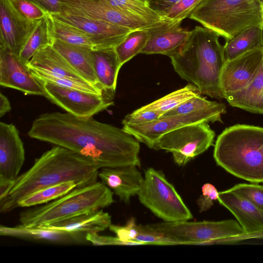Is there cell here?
I'll use <instances>...</instances> for the list:
<instances>
[{
	"label": "cell",
	"mask_w": 263,
	"mask_h": 263,
	"mask_svg": "<svg viewBox=\"0 0 263 263\" xmlns=\"http://www.w3.org/2000/svg\"><path fill=\"white\" fill-rule=\"evenodd\" d=\"M28 135L80 154L100 169L141 165L139 141L123 128L100 122L92 117L44 113L33 120Z\"/></svg>",
	"instance_id": "6da1fadb"
},
{
	"label": "cell",
	"mask_w": 263,
	"mask_h": 263,
	"mask_svg": "<svg viewBox=\"0 0 263 263\" xmlns=\"http://www.w3.org/2000/svg\"><path fill=\"white\" fill-rule=\"evenodd\" d=\"M100 168L92 161L72 151L55 145L36 158L33 164L14 181L8 194L0 200V213L18 208L28 195L45 187L72 181L77 187L97 181Z\"/></svg>",
	"instance_id": "7a4b0ae2"
},
{
	"label": "cell",
	"mask_w": 263,
	"mask_h": 263,
	"mask_svg": "<svg viewBox=\"0 0 263 263\" xmlns=\"http://www.w3.org/2000/svg\"><path fill=\"white\" fill-rule=\"evenodd\" d=\"M219 37L212 30L197 26L180 50L170 58L177 73L195 85L201 95L221 100L220 78L226 60Z\"/></svg>",
	"instance_id": "3957f363"
},
{
	"label": "cell",
	"mask_w": 263,
	"mask_h": 263,
	"mask_svg": "<svg viewBox=\"0 0 263 263\" xmlns=\"http://www.w3.org/2000/svg\"><path fill=\"white\" fill-rule=\"evenodd\" d=\"M213 157L233 175L263 182V127L238 124L226 128L216 140Z\"/></svg>",
	"instance_id": "277c9868"
},
{
	"label": "cell",
	"mask_w": 263,
	"mask_h": 263,
	"mask_svg": "<svg viewBox=\"0 0 263 263\" xmlns=\"http://www.w3.org/2000/svg\"><path fill=\"white\" fill-rule=\"evenodd\" d=\"M113 195L102 182L77 187L48 203L22 211L19 222L25 227H39L102 209L114 202Z\"/></svg>",
	"instance_id": "5b68a950"
},
{
	"label": "cell",
	"mask_w": 263,
	"mask_h": 263,
	"mask_svg": "<svg viewBox=\"0 0 263 263\" xmlns=\"http://www.w3.org/2000/svg\"><path fill=\"white\" fill-rule=\"evenodd\" d=\"M261 5L256 0H204L189 18L229 40L247 28L261 26Z\"/></svg>",
	"instance_id": "8992f818"
},
{
	"label": "cell",
	"mask_w": 263,
	"mask_h": 263,
	"mask_svg": "<svg viewBox=\"0 0 263 263\" xmlns=\"http://www.w3.org/2000/svg\"><path fill=\"white\" fill-rule=\"evenodd\" d=\"M138 196L143 205L164 221H184L193 218L175 187L160 171L153 168L146 170Z\"/></svg>",
	"instance_id": "52a82bcc"
},
{
	"label": "cell",
	"mask_w": 263,
	"mask_h": 263,
	"mask_svg": "<svg viewBox=\"0 0 263 263\" xmlns=\"http://www.w3.org/2000/svg\"><path fill=\"white\" fill-rule=\"evenodd\" d=\"M150 226L177 245H206L212 240L245 232L238 222L233 219L217 221H164Z\"/></svg>",
	"instance_id": "ba28073f"
},
{
	"label": "cell",
	"mask_w": 263,
	"mask_h": 263,
	"mask_svg": "<svg viewBox=\"0 0 263 263\" xmlns=\"http://www.w3.org/2000/svg\"><path fill=\"white\" fill-rule=\"evenodd\" d=\"M215 137L208 123L190 124L162 135L154 149L171 153L177 164L184 165L213 145Z\"/></svg>",
	"instance_id": "9c48e42d"
},
{
	"label": "cell",
	"mask_w": 263,
	"mask_h": 263,
	"mask_svg": "<svg viewBox=\"0 0 263 263\" xmlns=\"http://www.w3.org/2000/svg\"><path fill=\"white\" fill-rule=\"evenodd\" d=\"M226 112L224 103L210 109L189 114L161 117L152 122L141 124H124L123 129L138 141L155 148L157 140L163 135L177 128L202 122H222L221 116Z\"/></svg>",
	"instance_id": "30bf717a"
},
{
	"label": "cell",
	"mask_w": 263,
	"mask_h": 263,
	"mask_svg": "<svg viewBox=\"0 0 263 263\" xmlns=\"http://www.w3.org/2000/svg\"><path fill=\"white\" fill-rule=\"evenodd\" d=\"M44 96L67 112L80 117H90L114 104L109 96L56 85L37 80Z\"/></svg>",
	"instance_id": "8fae6325"
},
{
	"label": "cell",
	"mask_w": 263,
	"mask_h": 263,
	"mask_svg": "<svg viewBox=\"0 0 263 263\" xmlns=\"http://www.w3.org/2000/svg\"><path fill=\"white\" fill-rule=\"evenodd\" d=\"M61 11L74 13L132 31L147 29L153 25L110 6L104 0H61Z\"/></svg>",
	"instance_id": "7c38bea8"
},
{
	"label": "cell",
	"mask_w": 263,
	"mask_h": 263,
	"mask_svg": "<svg viewBox=\"0 0 263 263\" xmlns=\"http://www.w3.org/2000/svg\"><path fill=\"white\" fill-rule=\"evenodd\" d=\"M83 31L93 45V49L115 48L131 32L128 29L65 11L51 14Z\"/></svg>",
	"instance_id": "4fadbf2b"
},
{
	"label": "cell",
	"mask_w": 263,
	"mask_h": 263,
	"mask_svg": "<svg viewBox=\"0 0 263 263\" xmlns=\"http://www.w3.org/2000/svg\"><path fill=\"white\" fill-rule=\"evenodd\" d=\"M41 20H31L24 16L12 0H0V47L18 55L24 44Z\"/></svg>",
	"instance_id": "5bb4252c"
},
{
	"label": "cell",
	"mask_w": 263,
	"mask_h": 263,
	"mask_svg": "<svg viewBox=\"0 0 263 263\" xmlns=\"http://www.w3.org/2000/svg\"><path fill=\"white\" fill-rule=\"evenodd\" d=\"M263 57V48L248 51L227 61L220 78V86L224 99L245 87L257 71Z\"/></svg>",
	"instance_id": "9a60e30c"
},
{
	"label": "cell",
	"mask_w": 263,
	"mask_h": 263,
	"mask_svg": "<svg viewBox=\"0 0 263 263\" xmlns=\"http://www.w3.org/2000/svg\"><path fill=\"white\" fill-rule=\"evenodd\" d=\"M0 85L20 90L26 95L44 96L42 85L19 56L1 47Z\"/></svg>",
	"instance_id": "2e32d148"
},
{
	"label": "cell",
	"mask_w": 263,
	"mask_h": 263,
	"mask_svg": "<svg viewBox=\"0 0 263 263\" xmlns=\"http://www.w3.org/2000/svg\"><path fill=\"white\" fill-rule=\"evenodd\" d=\"M181 23L164 18L153 24L147 29V41L141 53L161 54L169 57L176 53L191 32L181 27Z\"/></svg>",
	"instance_id": "e0dca14e"
},
{
	"label": "cell",
	"mask_w": 263,
	"mask_h": 263,
	"mask_svg": "<svg viewBox=\"0 0 263 263\" xmlns=\"http://www.w3.org/2000/svg\"><path fill=\"white\" fill-rule=\"evenodd\" d=\"M23 143L13 124L0 122V181H14L25 159Z\"/></svg>",
	"instance_id": "ac0fdd59"
},
{
	"label": "cell",
	"mask_w": 263,
	"mask_h": 263,
	"mask_svg": "<svg viewBox=\"0 0 263 263\" xmlns=\"http://www.w3.org/2000/svg\"><path fill=\"white\" fill-rule=\"evenodd\" d=\"M0 235L24 240L60 245H86V233L78 232L27 227L0 226Z\"/></svg>",
	"instance_id": "d6986e66"
},
{
	"label": "cell",
	"mask_w": 263,
	"mask_h": 263,
	"mask_svg": "<svg viewBox=\"0 0 263 263\" xmlns=\"http://www.w3.org/2000/svg\"><path fill=\"white\" fill-rule=\"evenodd\" d=\"M98 177L126 203L129 202L132 197L138 195L144 180L137 166L135 165L102 168L99 172Z\"/></svg>",
	"instance_id": "ffe728a7"
},
{
	"label": "cell",
	"mask_w": 263,
	"mask_h": 263,
	"mask_svg": "<svg viewBox=\"0 0 263 263\" xmlns=\"http://www.w3.org/2000/svg\"><path fill=\"white\" fill-rule=\"evenodd\" d=\"M218 201L237 219L245 232L263 231V211L229 190L219 192Z\"/></svg>",
	"instance_id": "44dd1931"
},
{
	"label": "cell",
	"mask_w": 263,
	"mask_h": 263,
	"mask_svg": "<svg viewBox=\"0 0 263 263\" xmlns=\"http://www.w3.org/2000/svg\"><path fill=\"white\" fill-rule=\"evenodd\" d=\"M111 224V216L102 209H100L38 228L86 234L99 233L109 228Z\"/></svg>",
	"instance_id": "7402d4cb"
},
{
	"label": "cell",
	"mask_w": 263,
	"mask_h": 263,
	"mask_svg": "<svg viewBox=\"0 0 263 263\" xmlns=\"http://www.w3.org/2000/svg\"><path fill=\"white\" fill-rule=\"evenodd\" d=\"M51 45L86 81L102 88L94 69L92 49L57 39Z\"/></svg>",
	"instance_id": "603a6c76"
},
{
	"label": "cell",
	"mask_w": 263,
	"mask_h": 263,
	"mask_svg": "<svg viewBox=\"0 0 263 263\" xmlns=\"http://www.w3.org/2000/svg\"><path fill=\"white\" fill-rule=\"evenodd\" d=\"M27 66L30 69L46 71L54 74L86 81L51 44L39 50Z\"/></svg>",
	"instance_id": "cb8c5ba5"
},
{
	"label": "cell",
	"mask_w": 263,
	"mask_h": 263,
	"mask_svg": "<svg viewBox=\"0 0 263 263\" xmlns=\"http://www.w3.org/2000/svg\"><path fill=\"white\" fill-rule=\"evenodd\" d=\"M224 99L233 107L252 113L263 114V57L257 72L250 83Z\"/></svg>",
	"instance_id": "d4e9b609"
},
{
	"label": "cell",
	"mask_w": 263,
	"mask_h": 263,
	"mask_svg": "<svg viewBox=\"0 0 263 263\" xmlns=\"http://www.w3.org/2000/svg\"><path fill=\"white\" fill-rule=\"evenodd\" d=\"M93 67L98 82L104 91L115 93L121 68L115 48L92 49Z\"/></svg>",
	"instance_id": "484cf974"
},
{
	"label": "cell",
	"mask_w": 263,
	"mask_h": 263,
	"mask_svg": "<svg viewBox=\"0 0 263 263\" xmlns=\"http://www.w3.org/2000/svg\"><path fill=\"white\" fill-rule=\"evenodd\" d=\"M223 48L226 61L248 51L263 48L261 27L255 26L243 30L233 39L227 40Z\"/></svg>",
	"instance_id": "4316f807"
},
{
	"label": "cell",
	"mask_w": 263,
	"mask_h": 263,
	"mask_svg": "<svg viewBox=\"0 0 263 263\" xmlns=\"http://www.w3.org/2000/svg\"><path fill=\"white\" fill-rule=\"evenodd\" d=\"M46 17L51 40H59L69 44L82 46L93 49L88 36L81 30L66 22L59 20L47 13Z\"/></svg>",
	"instance_id": "83f0119b"
},
{
	"label": "cell",
	"mask_w": 263,
	"mask_h": 263,
	"mask_svg": "<svg viewBox=\"0 0 263 263\" xmlns=\"http://www.w3.org/2000/svg\"><path fill=\"white\" fill-rule=\"evenodd\" d=\"M200 95L201 93L198 89L193 84L190 83L184 87L171 92L140 108L155 111L162 116L189 99Z\"/></svg>",
	"instance_id": "f1b7e54d"
},
{
	"label": "cell",
	"mask_w": 263,
	"mask_h": 263,
	"mask_svg": "<svg viewBox=\"0 0 263 263\" xmlns=\"http://www.w3.org/2000/svg\"><path fill=\"white\" fill-rule=\"evenodd\" d=\"M48 23L46 15L42 18L22 46L19 58L25 64L41 48L51 44Z\"/></svg>",
	"instance_id": "f546056e"
},
{
	"label": "cell",
	"mask_w": 263,
	"mask_h": 263,
	"mask_svg": "<svg viewBox=\"0 0 263 263\" xmlns=\"http://www.w3.org/2000/svg\"><path fill=\"white\" fill-rule=\"evenodd\" d=\"M77 185L72 181L63 182L37 191L22 199L18 208L42 205L53 201L68 193Z\"/></svg>",
	"instance_id": "4dcf8cb0"
},
{
	"label": "cell",
	"mask_w": 263,
	"mask_h": 263,
	"mask_svg": "<svg viewBox=\"0 0 263 263\" xmlns=\"http://www.w3.org/2000/svg\"><path fill=\"white\" fill-rule=\"evenodd\" d=\"M110 6L141 18L151 24L163 20V17L152 9L144 0H104Z\"/></svg>",
	"instance_id": "1f68e13d"
},
{
	"label": "cell",
	"mask_w": 263,
	"mask_h": 263,
	"mask_svg": "<svg viewBox=\"0 0 263 263\" xmlns=\"http://www.w3.org/2000/svg\"><path fill=\"white\" fill-rule=\"evenodd\" d=\"M148 39L147 29L130 32L124 39L115 47L121 65L141 53Z\"/></svg>",
	"instance_id": "d6a6232c"
},
{
	"label": "cell",
	"mask_w": 263,
	"mask_h": 263,
	"mask_svg": "<svg viewBox=\"0 0 263 263\" xmlns=\"http://www.w3.org/2000/svg\"><path fill=\"white\" fill-rule=\"evenodd\" d=\"M30 69V68H29ZM33 76L38 80H41L62 87L78 89L86 92L102 95L105 91L101 87L87 81H82L54 74L48 71L30 69Z\"/></svg>",
	"instance_id": "836d02e7"
},
{
	"label": "cell",
	"mask_w": 263,
	"mask_h": 263,
	"mask_svg": "<svg viewBox=\"0 0 263 263\" xmlns=\"http://www.w3.org/2000/svg\"><path fill=\"white\" fill-rule=\"evenodd\" d=\"M222 104V103L209 101L200 95L189 99L176 108L165 113L161 117L189 114L214 108Z\"/></svg>",
	"instance_id": "e575fe53"
},
{
	"label": "cell",
	"mask_w": 263,
	"mask_h": 263,
	"mask_svg": "<svg viewBox=\"0 0 263 263\" xmlns=\"http://www.w3.org/2000/svg\"><path fill=\"white\" fill-rule=\"evenodd\" d=\"M263 211V185L239 183L229 189Z\"/></svg>",
	"instance_id": "d590c367"
},
{
	"label": "cell",
	"mask_w": 263,
	"mask_h": 263,
	"mask_svg": "<svg viewBox=\"0 0 263 263\" xmlns=\"http://www.w3.org/2000/svg\"><path fill=\"white\" fill-rule=\"evenodd\" d=\"M134 241L142 245H176L177 243L153 229L150 224L139 225V233Z\"/></svg>",
	"instance_id": "8d00e7d4"
},
{
	"label": "cell",
	"mask_w": 263,
	"mask_h": 263,
	"mask_svg": "<svg viewBox=\"0 0 263 263\" xmlns=\"http://www.w3.org/2000/svg\"><path fill=\"white\" fill-rule=\"evenodd\" d=\"M204 0H180L163 16V18L173 22L181 23L189 17L192 12Z\"/></svg>",
	"instance_id": "74e56055"
},
{
	"label": "cell",
	"mask_w": 263,
	"mask_h": 263,
	"mask_svg": "<svg viewBox=\"0 0 263 263\" xmlns=\"http://www.w3.org/2000/svg\"><path fill=\"white\" fill-rule=\"evenodd\" d=\"M17 10L25 17L31 20L43 18L47 12L28 0H12Z\"/></svg>",
	"instance_id": "f35d334b"
},
{
	"label": "cell",
	"mask_w": 263,
	"mask_h": 263,
	"mask_svg": "<svg viewBox=\"0 0 263 263\" xmlns=\"http://www.w3.org/2000/svg\"><path fill=\"white\" fill-rule=\"evenodd\" d=\"M161 116V114L155 111L139 108L126 115L122 120V125L141 124L152 122Z\"/></svg>",
	"instance_id": "ab89813d"
},
{
	"label": "cell",
	"mask_w": 263,
	"mask_h": 263,
	"mask_svg": "<svg viewBox=\"0 0 263 263\" xmlns=\"http://www.w3.org/2000/svg\"><path fill=\"white\" fill-rule=\"evenodd\" d=\"M109 229L123 241L134 240L139 233V225L136 224L134 218H130L125 226L111 224Z\"/></svg>",
	"instance_id": "60d3db41"
},
{
	"label": "cell",
	"mask_w": 263,
	"mask_h": 263,
	"mask_svg": "<svg viewBox=\"0 0 263 263\" xmlns=\"http://www.w3.org/2000/svg\"><path fill=\"white\" fill-rule=\"evenodd\" d=\"M219 192L212 184L206 183L202 186V193L197 200L200 213L209 210L218 199Z\"/></svg>",
	"instance_id": "b9f144b4"
},
{
	"label": "cell",
	"mask_w": 263,
	"mask_h": 263,
	"mask_svg": "<svg viewBox=\"0 0 263 263\" xmlns=\"http://www.w3.org/2000/svg\"><path fill=\"white\" fill-rule=\"evenodd\" d=\"M86 237L90 243L95 246L138 245V242L136 241H123L117 237L100 235L98 233H87Z\"/></svg>",
	"instance_id": "7bdbcfd3"
},
{
	"label": "cell",
	"mask_w": 263,
	"mask_h": 263,
	"mask_svg": "<svg viewBox=\"0 0 263 263\" xmlns=\"http://www.w3.org/2000/svg\"><path fill=\"white\" fill-rule=\"evenodd\" d=\"M180 0H149L148 1L150 7L162 16Z\"/></svg>",
	"instance_id": "ee69618b"
},
{
	"label": "cell",
	"mask_w": 263,
	"mask_h": 263,
	"mask_svg": "<svg viewBox=\"0 0 263 263\" xmlns=\"http://www.w3.org/2000/svg\"><path fill=\"white\" fill-rule=\"evenodd\" d=\"M50 14L60 13L61 0H28Z\"/></svg>",
	"instance_id": "f6af8a7d"
},
{
	"label": "cell",
	"mask_w": 263,
	"mask_h": 263,
	"mask_svg": "<svg viewBox=\"0 0 263 263\" xmlns=\"http://www.w3.org/2000/svg\"><path fill=\"white\" fill-rule=\"evenodd\" d=\"M11 109V106L8 99L2 92H0V117H3Z\"/></svg>",
	"instance_id": "bcb514c9"
},
{
	"label": "cell",
	"mask_w": 263,
	"mask_h": 263,
	"mask_svg": "<svg viewBox=\"0 0 263 263\" xmlns=\"http://www.w3.org/2000/svg\"><path fill=\"white\" fill-rule=\"evenodd\" d=\"M14 181H0V200L7 196L13 185Z\"/></svg>",
	"instance_id": "7dc6e473"
},
{
	"label": "cell",
	"mask_w": 263,
	"mask_h": 263,
	"mask_svg": "<svg viewBox=\"0 0 263 263\" xmlns=\"http://www.w3.org/2000/svg\"><path fill=\"white\" fill-rule=\"evenodd\" d=\"M261 27L263 30V4L261 5Z\"/></svg>",
	"instance_id": "c3c4849f"
},
{
	"label": "cell",
	"mask_w": 263,
	"mask_h": 263,
	"mask_svg": "<svg viewBox=\"0 0 263 263\" xmlns=\"http://www.w3.org/2000/svg\"><path fill=\"white\" fill-rule=\"evenodd\" d=\"M258 2H259L261 5L263 4V0H256Z\"/></svg>",
	"instance_id": "681fc988"
},
{
	"label": "cell",
	"mask_w": 263,
	"mask_h": 263,
	"mask_svg": "<svg viewBox=\"0 0 263 263\" xmlns=\"http://www.w3.org/2000/svg\"><path fill=\"white\" fill-rule=\"evenodd\" d=\"M144 1H149V0H144Z\"/></svg>",
	"instance_id": "f907efd6"
}]
</instances>
